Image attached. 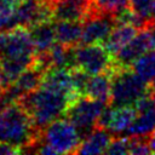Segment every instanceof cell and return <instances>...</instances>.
I'll return each instance as SVG.
<instances>
[{
    "label": "cell",
    "mask_w": 155,
    "mask_h": 155,
    "mask_svg": "<svg viewBox=\"0 0 155 155\" xmlns=\"http://www.w3.org/2000/svg\"><path fill=\"white\" fill-rule=\"evenodd\" d=\"M149 31L151 35V41H153V48H155V21L149 25Z\"/></svg>",
    "instance_id": "83f0119b"
},
{
    "label": "cell",
    "mask_w": 155,
    "mask_h": 155,
    "mask_svg": "<svg viewBox=\"0 0 155 155\" xmlns=\"http://www.w3.org/2000/svg\"><path fill=\"white\" fill-rule=\"evenodd\" d=\"M46 21H53L52 5L47 0H23L16 5V25L30 28Z\"/></svg>",
    "instance_id": "30bf717a"
},
{
    "label": "cell",
    "mask_w": 155,
    "mask_h": 155,
    "mask_svg": "<svg viewBox=\"0 0 155 155\" xmlns=\"http://www.w3.org/2000/svg\"><path fill=\"white\" fill-rule=\"evenodd\" d=\"M132 69L145 82H151L155 79V50H149L142 54L132 64Z\"/></svg>",
    "instance_id": "44dd1931"
},
{
    "label": "cell",
    "mask_w": 155,
    "mask_h": 155,
    "mask_svg": "<svg viewBox=\"0 0 155 155\" xmlns=\"http://www.w3.org/2000/svg\"><path fill=\"white\" fill-rule=\"evenodd\" d=\"M134 108L137 110V115L131 126L126 130L125 134L130 137L149 138V136L155 131V97L149 92L136 102Z\"/></svg>",
    "instance_id": "9c48e42d"
},
{
    "label": "cell",
    "mask_w": 155,
    "mask_h": 155,
    "mask_svg": "<svg viewBox=\"0 0 155 155\" xmlns=\"http://www.w3.org/2000/svg\"><path fill=\"white\" fill-rule=\"evenodd\" d=\"M2 90H4V86H2V84H1V80H0V93L2 92Z\"/></svg>",
    "instance_id": "1f68e13d"
},
{
    "label": "cell",
    "mask_w": 155,
    "mask_h": 155,
    "mask_svg": "<svg viewBox=\"0 0 155 155\" xmlns=\"http://www.w3.org/2000/svg\"><path fill=\"white\" fill-rule=\"evenodd\" d=\"M151 1L153 0H130V7L132 8V11L140 16L143 19H145L149 23V25L153 23V21L150 19Z\"/></svg>",
    "instance_id": "d4e9b609"
},
{
    "label": "cell",
    "mask_w": 155,
    "mask_h": 155,
    "mask_svg": "<svg viewBox=\"0 0 155 155\" xmlns=\"http://www.w3.org/2000/svg\"><path fill=\"white\" fill-rule=\"evenodd\" d=\"M110 94H111V73H102L90 76L85 96L109 104Z\"/></svg>",
    "instance_id": "ffe728a7"
},
{
    "label": "cell",
    "mask_w": 155,
    "mask_h": 155,
    "mask_svg": "<svg viewBox=\"0 0 155 155\" xmlns=\"http://www.w3.org/2000/svg\"><path fill=\"white\" fill-rule=\"evenodd\" d=\"M116 24L114 15L92 7L91 13L82 22L81 44H103Z\"/></svg>",
    "instance_id": "ba28073f"
},
{
    "label": "cell",
    "mask_w": 155,
    "mask_h": 155,
    "mask_svg": "<svg viewBox=\"0 0 155 155\" xmlns=\"http://www.w3.org/2000/svg\"><path fill=\"white\" fill-rule=\"evenodd\" d=\"M0 59L35 62L36 52L28 27L16 25L0 31Z\"/></svg>",
    "instance_id": "5b68a950"
},
{
    "label": "cell",
    "mask_w": 155,
    "mask_h": 155,
    "mask_svg": "<svg viewBox=\"0 0 155 155\" xmlns=\"http://www.w3.org/2000/svg\"><path fill=\"white\" fill-rule=\"evenodd\" d=\"M75 67L90 75L113 73L115 69L114 57L103 44H81L74 48Z\"/></svg>",
    "instance_id": "52a82bcc"
},
{
    "label": "cell",
    "mask_w": 155,
    "mask_h": 155,
    "mask_svg": "<svg viewBox=\"0 0 155 155\" xmlns=\"http://www.w3.org/2000/svg\"><path fill=\"white\" fill-rule=\"evenodd\" d=\"M137 110L134 105H124V107H107L98 119V127L108 130L110 133H125L126 130L131 126Z\"/></svg>",
    "instance_id": "7c38bea8"
},
{
    "label": "cell",
    "mask_w": 155,
    "mask_h": 155,
    "mask_svg": "<svg viewBox=\"0 0 155 155\" xmlns=\"http://www.w3.org/2000/svg\"><path fill=\"white\" fill-rule=\"evenodd\" d=\"M150 19L154 22L155 21V0L151 1V7H150Z\"/></svg>",
    "instance_id": "f546056e"
},
{
    "label": "cell",
    "mask_w": 155,
    "mask_h": 155,
    "mask_svg": "<svg viewBox=\"0 0 155 155\" xmlns=\"http://www.w3.org/2000/svg\"><path fill=\"white\" fill-rule=\"evenodd\" d=\"M47 1H48V2H51V4H52V2H54V1H57V0H47Z\"/></svg>",
    "instance_id": "836d02e7"
},
{
    "label": "cell",
    "mask_w": 155,
    "mask_h": 155,
    "mask_svg": "<svg viewBox=\"0 0 155 155\" xmlns=\"http://www.w3.org/2000/svg\"><path fill=\"white\" fill-rule=\"evenodd\" d=\"M57 41L67 46H78L81 44L82 22L80 21H57L54 23Z\"/></svg>",
    "instance_id": "d6986e66"
},
{
    "label": "cell",
    "mask_w": 155,
    "mask_h": 155,
    "mask_svg": "<svg viewBox=\"0 0 155 155\" xmlns=\"http://www.w3.org/2000/svg\"><path fill=\"white\" fill-rule=\"evenodd\" d=\"M71 102L68 96L40 86L38 90L23 96L18 103L28 111L34 127L40 133L48 124L64 115Z\"/></svg>",
    "instance_id": "6da1fadb"
},
{
    "label": "cell",
    "mask_w": 155,
    "mask_h": 155,
    "mask_svg": "<svg viewBox=\"0 0 155 155\" xmlns=\"http://www.w3.org/2000/svg\"><path fill=\"white\" fill-rule=\"evenodd\" d=\"M107 105L105 102L80 96L69 104L64 116L73 122L82 137H86L97 127L98 119Z\"/></svg>",
    "instance_id": "8992f818"
},
{
    "label": "cell",
    "mask_w": 155,
    "mask_h": 155,
    "mask_svg": "<svg viewBox=\"0 0 155 155\" xmlns=\"http://www.w3.org/2000/svg\"><path fill=\"white\" fill-rule=\"evenodd\" d=\"M81 137L73 122L65 117L48 124L40 132L38 142L48 145L54 154H76L82 142Z\"/></svg>",
    "instance_id": "277c9868"
},
{
    "label": "cell",
    "mask_w": 155,
    "mask_h": 155,
    "mask_svg": "<svg viewBox=\"0 0 155 155\" xmlns=\"http://www.w3.org/2000/svg\"><path fill=\"white\" fill-rule=\"evenodd\" d=\"M45 71H46V68L41 64V62L36 57L35 62L28 69H25L18 76V79L13 84H11L8 87H11L16 92V94L19 97V101H21L23 96L38 90L41 86Z\"/></svg>",
    "instance_id": "5bb4252c"
},
{
    "label": "cell",
    "mask_w": 155,
    "mask_h": 155,
    "mask_svg": "<svg viewBox=\"0 0 155 155\" xmlns=\"http://www.w3.org/2000/svg\"><path fill=\"white\" fill-rule=\"evenodd\" d=\"M130 0H93V7L107 13L116 16L124 8L128 7Z\"/></svg>",
    "instance_id": "603a6c76"
},
{
    "label": "cell",
    "mask_w": 155,
    "mask_h": 155,
    "mask_svg": "<svg viewBox=\"0 0 155 155\" xmlns=\"http://www.w3.org/2000/svg\"><path fill=\"white\" fill-rule=\"evenodd\" d=\"M149 145H150V149L153 153H155V131L150 134L149 137Z\"/></svg>",
    "instance_id": "f1b7e54d"
},
{
    "label": "cell",
    "mask_w": 155,
    "mask_h": 155,
    "mask_svg": "<svg viewBox=\"0 0 155 155\" xmlns=\"http://www.w3.org/2000/svg\"><path fill=\"white\" fill-rule=\"evenodd\" d=\"M111 142V133L103 128L96 127L81 142L76 154H105Z\"/></svg>",
    "instance_id": "e0dca14e"
},
{
    "label": "cell",
    "mask_w": 155,
    "mask_h": 155,
    "mask_svg": "<svg viewBox=\"0 0 155 155\" xmlns=\"http://www.w3.org/2000/svg\"><path fill=\"white\" fill-rule=\"evenodd\" d=\"M150 92L148 82H145L133 69L131 68H117L111 73V107L134 105L137 101Z\"/></svg>",
    "instance_id": "3957f363"
},
{
    "label": "cell",
    "mask_w": 155,
    "mask_h": 155,
    "mask_svg": "<svg viewBox=\"0 0 155 155\" xmlns=\"http://www.w3.org/2000/svg\"><path fill=\"white\" fill-rule=\"evenodd\" d=\"M153 153L149 145V138L145 137H131V149L130 154L145 155Z\"/></svg>",
    "instance_id": "484cf974"
},
{
    "label": "cell",
    "mask_w": 155,
    "mask_h": 155,
    "mask_svg": "<svg viewBox=\"0 0 155 155\" xmlns=\"http://www.w3.org/2000/svg\"><path fill=\"white\" fill-rule=\"evenodd\" d=\"M150 93L155 97V79L151 81V86H150Z\"/></svg>",
    "instance_id": "4dcf8cb0"
},
{
    "label": "cell",
    "mask_w": 155,
    "mask_h": 155,
    "mask_svg": "<svg viewBox=\"0 0 155 155\" xmlns=\"http://www.w3.org/2000/svg\"><path fill=\"white\" fill-rule=\"evenodd\" d=\"M151 48L153 41L149 29H140L138 34L114 56V63L117 68H131L142 54Z\"/></svg>",
    "instance_id": "8fae6325"
},
{
    "label": "cell",
    "mask_w": 155,
    "mask_h": 155,
    "mask_svg": "<svg viewBox=\"0 0 155 155\" xmlns=\"http://www.w3.org/2000/svg\"><path fill=\"white\" fill-rule=\"evenodd\" d=\"M51 5L53 21L84 22L92 11L93 0H57Z\"/></svg>",
    "instance_id": "4fadbf2b"
},
{
    "label": "cell",
    "mask_w": 155,
    "mask_h": 155,
    "mask_svg": "<svg viewBox=\"0 0 155 155\" xmlns=\"http://www.w3.org/2000/svg\"><path fill=\"white\" fill-rule=\"evenodd\" d=\"M41 86L61 92L68 96L71 101L80 97L76 94L74 90L71 73H70V69L68 68H48L44 74Z\"/></svg>",
    "instance_id": "9a60e30c"
},
{
    "label": "cell",
    "mask_w": 155,
    "mask_h": 155,
    "mask_svg": "<svg viewBox=\"0 0 155 155\" xmlns=\"http://www.w3.org/2000/svg\"><path fill=\"white\" fill-rule=\"evenodd\" d=\"M138 28L133 24L130 23H117L110 35L107 38V40L103 42L105 48L111 53L114 57L127 42H130L137 34H138Z\"/></svg>",
    "instance_id": "ac0fdd59"
},
{
    "label": "cell",
    "mask_w": 155,
    "mask_h": 155,
    "mask_svg": "<svg viewBox=\"0 0 155 155\" xmlns=\"http://www.w3.org/2000/svg\"><path fill=\"white\" fill-rule=\"evenodd\" d=\"M16 5L11 0H0V31L16 27L15 11Z\"/></svg>",
    "instance_id": "7402d4cb"
},
{
    "label": "cell",
    "mask_w": 155,
    "mask_h": 155,
    "mask_svg": "<svg viewBox=\"0 0 155 155\" xmlns=\"http://www.w3.org/2000/svg\"><path fill=\"white\" fill-rule=\"evenodd\" d=\"M40 133L21 103H13L0 110V142L19 145L29 153Z\"/></svg>",
    "instance_id": "7a4b0ae2"
},
{
    "label": "cell",
    "mask_w": 155,
    "mask_h": 155,
    "mask_svg": "<svg viewBox=\"0 0 155 155\" xmlns=\"http://www.w3.org/2000/svg\"><path fill=\"white\" fill-rule=\"evenodd\" d=\"M12 2H15V4H18V2H21V1H23V0H11Z\"/></svg>",
    "instance_id": "d6a6232c"
},
{
    "label": "cell",
    "mask_w": 155,
    "mask_h": 155,
    "mask_svg": "<svg viewBox=\"0 0 155 155\" xmlns=\"http://www.w3.org/2000/svg\"><path fill=\"white\" fill-rule=\"evenodd\" d=\"M131 149V137L126 134L124 137H117V138H111V142L105 151V154H130Z\"/></svg>",
    "instance_id": "cb8c5ba5"
},
{
    "label": "cell",
    "mask_w": 155,
    "mask_h": 155,
    "mask_svg": "<svg viewBox=\"0 0 155 155\" xmlns=\"http://www.w3.org/2000/svg\"><path fill=\"white\" fill-rule=\"evenodd\" d=\"M31 40L35 47L36 56H42L47 53L56 44V28L53 21H46L38 23L29 28Z\"/></svg>",
    "instance_id": "2e32d148"
},
{
    "label": "cell",
    "mask_w": 155,
    "mask_h": 155,
    "mask_svg": "<svg viewBox=\"0 0 155 155\" xmlns=\"http://www.w3.org/2000/svg\"><path fill=\"white\" fill-rule=\"evenodd\" d=\"M22 153H25L22 147L8 142H0V155H15Z\"/></svg>",
    "instance_id": "4316f807"
}]
</instances>
